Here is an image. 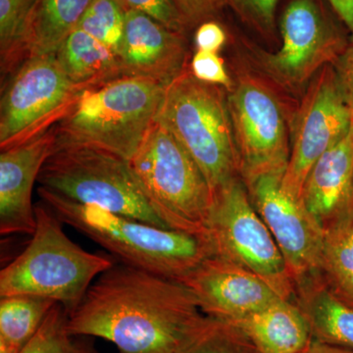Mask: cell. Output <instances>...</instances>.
Here are the masks:
<instances>
[{"label":"cell","mask_w":353,"mask_h":353,"mask_svg":"<svg viewBox=\"0 0 353 353\" xmlns=\"http://www.w3.org/2000/svg\"><path fill=\"white\" fill-rule=\"evenodd\" d=\"M201 315L182 283L121 263L90 285L68 330L110 341L119 353H178Z\"/></svg>","instance_id":"cell-1"},{"label":"cell","mask_w":353,"mask_h":353,"mask_svg":"<svg viewBox=\"0 0 353 353\" xmlns=\"http://www.w3.org/2000/svg\"><path fill=\"white\" fill-rule=\"evenodd\" d=\"M39 196L64 224L134 268L179 281L213 255L208 239L77 203L41 187Z\"/></svg>","instance_id":"cell-2"},{"label":"cell","mask_w":353,"mask_h":353,"mask_svg":"<svg viewBox=\"0 0 353 353\" xmlns=\"http://www.w3.org/2000/svg\"><path fill=\"white\" fill-rule=\"evenodd\" d=\"M34 212L36 229L29 245L0 272V296L44 297L61 304L70 316L115 259L88 252L70 240L64 223L46 204L34 206Z\"/></svg>","instance_id":"cell-3"},{"label":"cell","mask_w":353,"mask_h":353,"mask_svg":"<svg viewBox=\"0 0 353 353\" xmlns=\"http://www.w3.org/2000/svg\"><path fill=\"white\" fill-rule=\"evenodd\" d=\"M166 88L121 77L81 92L55 128L57 145H85L131 160L157 121Z\"/></svg>","instance_id":"cell-4"},{"label":"cell","mask_w":353,"mask_h":353,"mask_svg":"<svg viewBox=\"0 0 353 353\" xmlns=\"http://www.w3.org/2000/svg\"><path fill=\"white\" fill-rule=\"evenodd\" d=\"M190 152L213 194L241 178L227 90L185 69L166 88L157 117Z\"/></svg>","instance_id":"cell-5"},{"label":"cell","mask_w":353,"mask_h":353,"mask_svg":"<svg viewBox=\"0 0 353 353\" xmlns=\"http://www.w3.org/2000/svg\"><path fill=\"white\" fill-rule=\"evenodd\" d=\"M130 163L167 228L208 239L214 194L194 158L166 127L155 121Z\"/></svg>","instance_id":"cell-6"},{"label":"cell","mask_w":353,"mask_h":353,"mask_svg":"<svg viewBox=\"0 0 353 353\" xmlns=\"http://www.w3.org/2000/svg\"><path fill=\"white\" fill-rule=\"evenodd\" d=\"M38 182L43 189L77 203L167 228L146 197L130 160L108 150L57 145Z\"/></svg>","instance_id":"cell-7"},{"label":"cell","mask_w":353,"mask_h":353,"mask_svg":"<svg viewBox=\"0 0 353 353\" xmlns=\"http://www.w3.org/2000/svg\"><path fill=\"white\" fill-rule=\"evenodd\" d=\"M208 229L213 255L241 265L279 296L294 301L296 285L284 256L241 178L215 192Z\"/></svg>","instance_id":"cell-8"},{"label":"cell","mask_w":353,"mask_h":353,"mask_svg":"<svg viewBox=\"0 0 353 353\" xmlns=\"http://www.w3.org/2000/svg\"><path fill=\"white\" fill-rule=\"evenodd\" d=\"M81 92L65 75L55 54L28 58L2 94L1 150L50 131L69 113Z\"/></svg>","instance_id":"cell-9"},{"label":"cell","mask_w":353,"mask_h":353,"mask_svg":"<svg viewBox=\"0 0 353 353\" xmlns=\"http://www.w3.org/2000/svg\"><path fill=\"white\" fill-rule=\"evenodd\" d=\"M228 106L243 183L266 174H284L290 134L282 104L260 79L241 75L227 92Z\"/></svg>","instance_id":"cell-10"},{"label":"cell","mask_w":353,"mask_h":353,"mask_svg":"<svg viewBox=\"0 0 353 353\" xmlns=\"http://www.w3.org/2000/svg\"><path fill=\"white\" fill-rule=\"evenodd\" d=\"M352 124L333 65H327L313 79L292 122L283 189L301 201L309 171L347 134Z\"/></svg>","instance_id":"cell-11"},{"label":"cell","mask_w":353,"mask_h":353,"mask_svg":"<svg viewBox=\"0 0 353 353\" xmlns=\"http://www.w3.org/2000/svg\"><path fill=\"white\" fill-rule=\"evenodd\" d=\"M281 34L282 48L260 55V61L276 83L294 90L334 64L350 43L314 0L290 2L281 20Z\"/></svg>","instance_id":"cell-12"},{"label":"cell","mask_w":353,"mask_h":353,"mask_svg":"<svg viewBox=\"0 0 353 353\" xmlns=\"http://www.w3.org/2000/svg\"><path fill=\"white\" fill-rule=\"evenodd\" d=\"M284 174H266L245 183L250 201L270 230L294 285L319 271L324 230L303 202L282 187Z\"/></svg>","instance_id":"cell-13"},{"label":"cell","mask_w":353,"mask_h":353,"mask_svg":"<svg viewBox=\"0 0 353 353\" xmlns=\"http://www.w3.org/2000/svg\"><path fill=\"white\" fill-rule=\"evenodd\" d=\"M178 282L192 292L204 315L226 321L282 299L252 272L216 255L204 259Z\"/></svg>","instance_id":"cell-14"},{"label":"cell","mask_w":353,"mask_h":353,"mask_svg":"<svg viewBox=\"0 0 353 353\" xmlns=\"http://www.w3.org/2000/svg\"><path fill=\"white\" fill-rule=\"evenodd\" d=\"M57 146L55 128L0 153V234H28L36 229L32 194L44 163Z\"/></svg>","instance_id":"cell-15"},{"label":"cell","mask_w":353,"mask_h":353,"mask_svg":"<svg viewBox=\"0 0 353 353\" xmlns=\"http://www.w3.org/2000/svg\"><path fill=\"white\" fill-rule=\"evenodd\" d=\"M185 34L145 14L127 10L119 52L123 77L150 79L168 87L187 69Z\"/></svg>","instance_id":"cell-16"},{"label":"cell","mask_w":353,"mask_h":353,"mask_svg":"<svg viewBox=\"0 0 353 353\" xmlns=\"http://www.w3.org/2000/svg\"><path fill=\"white\" fill-rule=\"evenodd\" d=\"M301 201L324 231L353 219V124L309 171Z\"/></svg>","instance_id":"cell-17"},{"label":"cell","mask_w":353,"mask_h":353,"mask_svg":"<svg viewBox=\"0 0 353 353\" xmlns=\"http://www.w3.org/2000/svg\"><path fill=\"white\" fill-rule=\"evenodd\" d=\"M228 322L240 330L259 353H301L313 341L301 309L289 299H279Z\"/></svg>","instance_id":"cell-18"},{"label":"cell","mask_w":353,"mask_h":353,"mask_svg":"<svg viewBox=\"0 0 353 353\" xmlns=\"http://www.w3.org/2000/svg\"><path fill=\"white\" fill-rule=\"evenodd\" d=\"M294 303L301 309L313 341L353 350V308L312 274L296 285Z\"/></svg>","instance_id":"cell-19"},{"label":"cell","mask_w":353,"mask_h":353,"mask_svg":"<svg viewBox=\"0 0 353 353\" xmlns=\"http://www.w3.org/2000/svg\"><path fill=\"white\" fill-rule=\"evenodd\" d=\"M55 57L67 78L81 90L123 77L119 57L78 28L64 39Z\"/></svg>","instance_id":"cell-20"},{"label":"cell","mask_w":353,"mask_h":353,"mask_svg":"<svg viewBox=\"0 0 353 353\" xmlns=\"http://www.w3.org/2000/svg\"><path fill=\"white\" fill-rule=\"evenodd\" d=\"M92 0H36L29 34V57L55 54L78 27Z\"/></svg>","instance_id":"cell-21"},{"label":"cell","mask_w":353,"mask_h":353,"mask_svg":"<svg viewBox=\"0 0 353 353\" xmlns=\"http://www.w3.org/2000/svg\"><path fill=\"white\" fill-rule=\"evenodd\" d=\"M57 303L27 294L0 296V353H19Z\"/></svg>","instance_id":"cell-22"},{"label":"cell","mask_w":353,"mask_h":353,"mask_svg":"<svg viewBox=\"0 0 353 353\" xmlns=\"http://www.w3.org/2000/svg\"><path fill=\"white\" fill-rule=\"evenodd\" d=\"M318 273L334 296L353 308V219L325 230Z\"/></svg>","instance_id":"cell-23"},{"label":"cell","mask_w":353,"mask_h":353,"mask_svg":"<svg viewBox=\"0 0 353 353\" xmlns=\"http://www.w3.org/2000/svg\"><path fill=\"white\" fill-rule=\"evenodd\" d=\"M36 0H0L1 71L19 68L29 58V34Z\"/></svg>","instance_id":"cell-24"},{"label":"cell","mask_w":353,"mask_h":353,"mask_svg":"<svg viewBox=\"0 0 353 353\" xmlns=\"http://www.w3.org/2000/svg\"><path fill=\"white\" fill-rule=\"evenodd\" d=\"M178 353H259L232 323L204 315L190 327Z\"/></svg>","instance_id":"cell-25"},{"label":"cell","mask_w":353,"mask_h":353,"mask_svg":"<svg viewBox=\"0 0 353 353\" xmlns=\"http://www.w3.org/2000/svg\"><path fill=\"white\" fill-rule=\"evenodd\" d=\"M68 321L66 309L55 304L34 338L19 353H99L90 336L69 333Z\"/></svg>","instance_id":"cell-26"},{"label":"cell","mask_w":353,"mask_h":353,"mask_svg":"<svg viewBox=\"0 0 353 353\" xmlns=\"http://www.w3.org/2000/svg\"><path fill=\"white\" fill-rule=\"evenodd\" d=\"M127 9L119 0H92L77 28L94 37L119 57Z\"/></svg>","instance_id":"cell-27"},{"label":"cell","mask_w":353,"mask_h":353,"mask_svg":"<svg viewBox=\"0 0 353 353\" xmlns=\"http://www.w3.org/2000/svg\"><path fill=\"white\" fill-rule=\"evenodd\" d=\"M127 10L139 11L168 28L185 34L190 29L173 0H119Z\"/></svg>","instance_id":"cell-28"},{"label":"cell","mask_w":353,"mask_h":353,"mask_svg":"<svg viewBox=\"0 0 353 353\" xmlns=\"http://www.w3.org/2000/svg\"><path fill=\"white\" fill-rule=\"evenodd\" d=\"M190 70L192 75L202 82L219 85L227 92L233 88L234 81L228 74L224 62L216 52L197 50L192 58Z\"/></svg>","instance_id":"cell-29"},{"label":"cell","mask_w":353,"mask_h":353,"mask_svg":"<svg viewBox=\"0 0 353 353\" xmlns=\"http://www.w3.org/2000/svg\"><path fill=\"white\" fill-rule=\"evenodd\" d=\"M239 15L262 32H271L275 24L278 0H224Z\"/></svg>","instance_id":"cell-30"},{"label":"cell","mask_w":353,"mask_h":353,"mask_svg":"<svg viewBox=\"0 0 353 353\" xmlns=\"http://www.w3.org/2000/svg\"><path fill=\"white\" fill-rule=\"evenodd\" d=\"M189 28L199 27L202 23L212 21L220 9L225 6L224 0H173Z\"/></svg>","instance_id":"cell-31"},{"label":"cell","mask_w":353,"mask_h":353,"mask_svg":"<svg viewBox=\"0 0 353 353\" xmlns=\"http://www.w3.org/2000/svg\"><path fill=\"white\" fill-rule=\"evenodd\" d=\"M332 65L336 72L341 94L353 119V44L350 43L347 50Z\"/></svg>","instance_id":"cell-32"},{"label":"cell","mask_w":353,"mask_h":353,"mask_svg":"<svg viewBox=\"0 0 353 353\" xmlns=\"http://www.w3.org/2000/svg\"><path fill=\"white\" fill-rule=\"evenodd\" d=\"M226 39V32L215 21L202 23L197 27L196 32L197 50L217 53L224 46Z\"/></svg>","instance_id":"cell-33"},{"label":"cell","mask_w":353,"mask_h":353,"mask_svg":"<svg viewBox=\"0 0 353 353\" xmlns=\"http://www.w3.org/2000/svg\"><path fill=\"white\" fill-rule=\"evenodd\" d=\"M340 19L350 32V43L353 44V0H328Z\"/></svg>","instance_id":"cell-34"},{"label":"cell","mask_w":353,"mask_h":353,"mask_svg":"<svg viewBox=\"0 0 353 353\" xmlns=\"http://www.w3.org/2000/svg\"><path fill=\"white\" fill-rule=\"evenodd\" d=\"M301 353H353V350L326 345V343L313 341L310 345Z\"/></svg>","instance_id":"cell-35"}]
</instances>
